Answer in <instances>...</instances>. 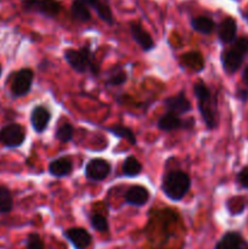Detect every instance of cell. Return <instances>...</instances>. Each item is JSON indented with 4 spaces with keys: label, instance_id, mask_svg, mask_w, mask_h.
Returning <instances> with one entry per match:
<instances>
[{
    "label": "cell",
    "instance_id": "28",
    "mask_svg": "<svg viewBox=\"0 0 248 249\" xmlns=\"http://www.w3.org/2000/svg\"><path fill=\"white\" fill-rule=\"evenodd\" d=\"M245 201L242 198H232L231 201H229L228 207L229 211L232 214H240L242 213V211L245 209Z\"/></svg>",
    "mask_w": 248,
    "mask_h": 249
},
{
    "label": "cell",
    "instance_id": "18",
    "mask_svg": "<svg viewBox=\"0 0 248 249\" xmlns=\"http://www.w3.org/2000/svg\"><path fill=\"white\" fill-rule=\"evenodd\" d=\"M191 27L195 31L198 32V33L208 36V34H211L214 31L215 23H214L213 19L207 16H197L191 19Z\"/></svg>",
    "mask_w": 248,
    "mask_h": 249
},
{
    "label": "cell",
    "instance_id": "15",
    "mask_svg": "<svg viewBox=\"0 0 248 249\" xmlns=\"http://www.w3.org/2000/svg\"><path fill=\"white\" fill-rule=\"evenodd\" d=\"M243 62V56L240 53L235 50V49H229L225 50L221 55V63L225 70L226 73L232 74V73L237 72L238 68L241 67Z\"/></svg>",
    "mask_w": 248,
    "mask_h": 249
},
{
    "label": "cell",
    "instance_id": "12",
    "mask_svg": "<svg viewBox=\"0 0 248 249\" xmlns=\"http://www.w3.org/2000/svg\"><path fill=\"white\" fill-rule=\"evenodd\" d=\"M51 114L44 106H35L31 113V123L34 130L38 134L44 133L50 123Z\"/></svg>",
    "mask_w": 248,
    "mask_h": 249
},
{
    "label": "cell",
    "instance_id": "13",
    "mask_svg": "<svg viewBox=\"0 0 248 249\" xmlns=\"http://www.w3.org/2000/svg\"><path fill=\"white\" fill-rule=\"evenodd\" d=\"M130 34L131 38L136 41L139 46L142 49L143 51H151L155 48V43H153L152 38L150 34L142 28L140 23H130Z\"/></svg>",
    "mask_w": 248,
    "mask_h": 249
},
{
    "label": "cell",
    "instance_id": "10",
    "mask_svg": "<svg viewBox=\"0 0 248 249\" xmlns=\"http://www.w3.org/2000/svg\"><path fill=\"white\" fill-rule=\"evenodd\" d=\"M163 104H164L165 108H167V112L174 113L177 116L185 114L191 111V102L185 96V92H179V94L174 95V96L167 97L163 101Z\"/></svg>",
    "mask_w": 248,
    "mask_h": 249
},
{
    "label": "cell",
    "instance_id": "7",
    "mask_svg": "<svg viewBox=\"0 0 248 249\" xmlns=\"http://www.w3.org/2000/svg\"><path fill=\"white\" fill-rule=\"evenodd\" d=\"M109 173H111L109 162H107L106 160H101V158H94L88 162L84 174L89 181L100 182L106 179Z\"/></svg>",
    "mask_w": 248,
    "mask_h": 249
},
{
    "label": "cell",
    "instance_id": "3",
    "mask_svg": "<svg viewBox=\"0 0 248 249\" xmlns=\"http://www.w3.org/2000/svg\"><path fill=\"white\" fill-rule=\"evenodd\" d=\"M65 60L75 72L85 73L90 71L94 75L99 74V66L92 61L89 46H83L79 50L68 49L65 51Z\"/></svg>",
    "mask_w": 248,
    "mask_h": 249
},
{
    "label": "cell",
    "instance_id": "11",
    "mask_svg": "<svg viewBox=\"0 0 248 249\" xmlns=\"http://www.w3.org/2000/svg\"><path fill=\"white\" fill-rule=\"evenodd\" d=\"M124 199L129 206L142 207L150 199V191L141 185H134V186L129 187L128 191L125 192Z\"/></svg>",
    "mask_w": 248,
    "mask_h": 249
},
{
    "label": "cell",
    "instance_id": "32",
    "mask_svg": "<svg viewBox=\"0 0 248 249\" xmlns=\"http://www.w3.org/2000/svg\"><path fill=\"white\" fill-rule=\"evenodd\" d=\"M236 96H237V99H240L241 101H247V100H248V90L238 89L237 92H236Z\"/></svg>",
    "mask_w": 248,
    "mask_h": 249
},
{
    "label": "cell",
    "instance_id": "30",
    "mask_svg": "<svg viewBox=\"0 0 248 249\" xmlns=\"http://www.w3.org/2000/svg\"><path fill=\"white\" fill-rule=\"evenodd\" d=\"M237 181L243 189H248V168H243L237 174Z\"/></svg>",
    "mask_w": 248,
    "mask_h": 249
},
{
    "label": "cell",
    "instance_id": "19",
    "mask_svg": "<svg viewBox=\"0 0 248 249\" xmlns=\"http://www.w3.org/2000/svg\"><path fill=\"white\" fill-rule=\"evenodd\" d=\"M71 14L72 17L75 21H79L85 23V22H89L91 19V14L89 11V7L87 5H84L83 2L74 0L71 5Z\"/></svg>",
    "mask_w": 248,
    "mask_h": 249
},
{
    "label": "cell",
    "instance_id": "14",
    "mask_svg": "<svg viewBox=\"0 0 248 249\" xmlns=\"http://www.w3.org/2000/svg\"><path fill=\"white\" fill-rule=\"evenodd\" d=\"M236 33H237V24L232 17H226L219 24L218 36L223 44H230L235 41Z\"/></svg>",
    "mask_w": 248,
    "mask_h": 249
},
{
    "label": "cell",
    "instance_id": "35",
    "mask_svg": "<svg viewBox=\"0 0 248 249\" xmlns=\"http://www.w3.org/2000/svg\"><path fill=\"white\" fill-rule=\"evenodd\" d=\"M246 17H247V21H248V12H247V16H246Z\"/></svg>",
    "mask_w": 248,
    "mask_h": 249
},
{
    "label": "cell",
    "instance_id": "4",
    "mask_svg": "<svg viewBox=\"0 0 248 249\" xmlns=\"http://www.w3.org/2000/svg\"><path fill=\"white\" fill-rule=\"evenodd\" d=\"M22 7L27 12H38L43 16L53 18L61 11L57 0H22Z\"/></svg>",
    "mask_w": 248,
    "mask_h": 249
},
{
    "label": "cell",
    "instance_id": "23",
    "mask_svg": "<svg viewBox=\"0 0 248 249\" xmlns=\"http://www.w3.org/2000/svg\"><path fill=\"white\" fill-rule=\"evenodd\" d=\"M182 61L186 66H189L190 68H194L195 71L199 72V71L203 70V57L199 55L198 53H190L186 55L182 56Z\"/></svg>",
    "mask_w": 248,
    "mask_h": 249
},
{
    "label": "cell",
    "instance_id": "17",
    "mask_svg": "<svg viewBox=\"0 0 248 249\" xmlns=\"http://www.w3.org/2000/svg\"><path fill=\"white\" fill-rule=\"evenodd\" d=\"M242 243L243 238L240 233L235 231H229L218 241L214 249H241Z\"/></svg>",
    "mask_w": 248,
    "mask_h": 249
},
{
    "label": "cell",
    "instance_id": "26",
    "mask_svg": "<svg viewBox=\"0 0 248 249\" xmlns=\"http://www.w3.org/2000/svg\"><path fill=\"white\" fill-rule=\"evenodd\" d=\"M128 77H126V73L124 71H116L114 73H112L111 75L107 79L106 85L107 87H118V85L124 84L126 82Z\"/></svg>",
    "mask_w": 248,
    "mask_h": 249
},
{
    "label": "cell",
    "instance_id": "2",
    "mask_svg": "<svg viewBox=\"0 0 248 249\" xmlns=\"http://www.w3.org/2000/svg\"><path fill=\"white\" fill-rule=\"evenodd\" d=\"M191 189V179L182 170L168 172L162 179V191L170 201H181Z\"/></svg>",
    "mask_w": 248,
    "mask_h": 249
},
{
    "label": "cell",
    "instance_id": "5",
    "mask_svg": "<svg viewBox=\"0 0 248 249\" xmlns=\"http://www.w3.org/2000/svg\"><path fill=\"white\" fill-rule=\"evenodd\" d=\"M24 140H26V133H24V129L19 124H7L0 130V142L5 147H19L24 142Z\"/></svg>",
    "mask_w": 248,
    "mask_h": 249
},
{
    "label": "cell",
    "instance_id": "20",
    "mask_svg": "<svg viewBox=\"0 0 248 249\" xmlns=\"http://www.w3.org/2000/svg\"><path fill=\"white\" fill-rule=\"evenodd\" d=\"M106 130L108 131V133L116 135L117 138L126 140L131 146H135L136 142H138V141H136L135 134H134L130 129L126 128V126L124 125H121V124H114V125L108 126V128H106Z\"/></svg>",
    "mask_w": 248,
    "mask_h": 249
},
{
    "label": "cell",
    "instance_id": "34",
    "mask_svg": "<svg viewBox=\"0 0 248 249\" xmlns=\"http://www.w3.org/2000/svg\"><path fill=\"white\" fill-rule=\"evenodd\" d=\"M1 72H2V68H1V65H0V75H1Z\"/></svg>",
    "mask_w": 248,
    "mask_h": 249
},
{
    "label": "cell",
    "instance_id": "27",
    "mask_svg": "<svg viewBox=\"0 0 248 249\" xmlns=\"http://www.w3.org/2000/svg\"><path fill=\"white\" fill-rule=\"evenodd\" d=\"M26 249H45L43 241L38 233H29L26 241Z\"/></svg>",
    "mask_w": 248,
    "mask_h": 249
},
{
    "label": "cell",
    "instance_id": "24",
    "mask_svg": "<svg viewBox=\"0 0 248 249\" xmlns=\"http://www.w3.org/2000/svg\"><path fill=\"white\" fill-rule=\"evenodd\" d=\"M73 135H74V128H73L72 124L65 123L62 125L58 126V129L55 133V138L57 139L60 142H70L73 139Z\"/></svg>",
    "mask_w": 248,
    "mask_h": 249
},
{
    "label": "cell",
    "instance_id": "8",
    "mask_svg": "<svg viewBox=\"0 0 248 249\" xmlns=\"http://www.w3.org/2000/svg\"><path fill=\"white\" fill-rule=\"evenodd\" d=\"M194 118L189 119V121H181L179 118V116H177L174 113H170V112H167V113L163 114L157 122V125L159 128V130L167 131V133L177 130V129L194 128Z\"/></svg>",
    "mask_w": 248,
    "mask_h": 249
},
{
    "label": "cell",
    "instance_id": "25",
    "mask_svg": "<svg viewBox=\"0 0 248 249\" xmlns=\"http://www.w3.org/2000/svg\"><path fill=\"white\" fill-rule=\"evenodd\" d=\"M90 225H91V228L94 229V230L99 231V232H107L109 228L106 216L97 213H94L90 216Z\"/></svg>",
    "mask_w": 248,
    "mask_h": 249
},
{
    "label": "cell",
    "instance_id": "22",
    "mask_svg": "<svg viewBox=\"0 0 248 249\" xmlns=\"http://www.w3.org/2000/svg\"><path fill=\"white\" fill-rule=\"evenodd\" d=\"M14 199L10 190L5 186H0V213L7 214L12 211Z\"/></svg>",
    "mask_w": 248,
    "mask_h": 249
},
{
    "label": "cell",
    "instance_id": "31",
    "mask_svg": "<svg viewBox=\"0 0 248 249\" xmlns=\"http://www.w3.org/2000/svg\"><path fill=\"white\" fill-rule=\"evenodd\" d=\"M78 1L83 2V4L87 5L88 7H91V9H94L95 11H96V10L105 2L104 0H78Z\"/></svg>",
    "mask_w": 248,
    "mask_h": 249
},
{
    "label": "cell",
    "instance_id": "36",
    "mask_svg": "<svg viewBox=\"0 0 248 249\" xmlns=\"http://www.w3.org/2000/svg\"><path fill=\"white\" fill-rule=\"evenodd\" d=\"M246 249H248V247H247V248H246Z\"/></svg>",
    "mask_w": 248,
    "mask_h": 249
},
{
    "label": "cell",
    "instance_id": "29",
    "mask_svg": "<svg viewBox=\"0 0 248 249\" xmlns=\"http://www.w3.org/2000/svg\"><path fill=\"white\" fill-rule=\"evenodd\" d=\"M232 49H235L237 53H240L241 55L245 56L248 53V38L246 36H241V38H237L233 43Z\"/></svg>",
    "mask_w": 248,
    "mask_h": 249
},
{
    "label": "cell",
    "instance_id": "9",
    "mask_svg": "<svg viewBox=\"0 0 248 249\" xmlns=\"http://www.w3.org/2000/svg\"><path fill=\"white\" fill-rule=\"evenodd\" d=\"M66 240L71 242L74 249H88L92 242V237L85 229L71 228L63 232Z\"/></svg>",
    "mask_w": 248,
    "mask_h": 249
},
{
    "label": "cell",
    "instance_id": "33",
    "mask_svg": "<svg viewBox=\"0 0 248 249\" xmlns=\"http://www.w3.org/2000/svg\"><path fill=\"white\" fill-rule=\"evenodd\" d=\"M243 82H245L246 85H248V66L246 67L245 72H243Z\"/></svg>",
    "mask_w": 248,
    "mask_h": 249
},
{
    "label": "cell",
    "instance_id": "21",
    "mask_svg": "<svg viewBox=\"0 0 248 249\" xmlns=\"http://www.w3.org/2000/svg\"><path fill=\"white\" fill-rule=\"evenodd\" d=\"M122 170L125 177L135 178L142 172V165L134 156H129L124 160L123 164H122Z\"/></svg>",
    "mask_w": 248,
    "mask_h": 249
},
{
    "label": "cell",
    "instance_id": "1",
    "mask_svg": "<svg viewBox=\"0 0 248 249\" xmlns=\"http://www.w3.org/2000/svg\"><path fill=\"white\" fill-rule=\"evenodd\" d=\"M195 96L197 99L199 113L206 123L207 128L214 129L218 124V112H216V100L212 95L203 80H198L194 85Z\"/></svg>",
    "mask_w": 248,
    "mask_h": 249
},
{
    "label": "cell",
    "instance_id": "16",
    "mask_svg": "<svg viewBox=\"0 0 248 249\" xmlns=\"http://www.w3.org/2000/svg\"><path fill=\"white\" fill-rule=\"evenodd\" d=\"M72 169L73 163L68 157L56 158V160H51L50 164H49V173L56 178L67 177L71 174Z\"/></svg>",
    "mask_w": 248,
    "mask_h": 249
},
{
    "label": "cell",
    "instance_id": "6",
    "mask_svg": "<svg viewBox=\"0 0 248 249\" xmlns=\"http://www.w3.org/2000/svg\"><path fill=\"white\" fill-rule=\"evenodd\" d=\"M34 73L29 68H22L16 74L11 83V94L15 97H22L31 91L32 83H33Z\"/></svg>",
    "mask_w": 248,
    "mask_h": 249
}]
</instances>
